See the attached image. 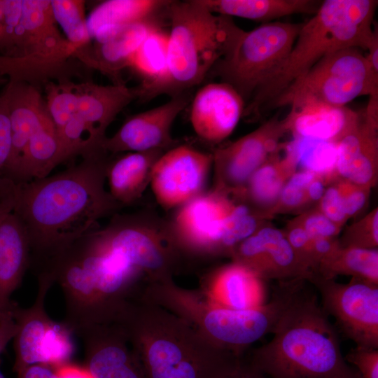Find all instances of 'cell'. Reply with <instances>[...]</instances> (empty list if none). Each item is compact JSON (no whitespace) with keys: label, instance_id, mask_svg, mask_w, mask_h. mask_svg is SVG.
Segmentation results:
<instances>
[{"label":"cell","instance_id":"cell-1","mask_svg":"<svg viewBox=\"0 0 378 378\" xmlns=\"http://www.w3.org/2000/svg\"><path fill=\"white\" fill-rule=\"evenodd\" d=\"M43 178L16 183L13 211L29 242V267L36 275L64 248L97 229L99 219L120 204L105 188L106 154Z\"/></svg>","mask_w":378,"mask_h":378},{"label":"cell","instance_id":"cell-2","mask_svg":"<svg viewBox=\"0 0 378 378\" xmlns=\"http://www.w3.org/2000/svg\"><path fill=\"white\" fill-rule=\"evenodd\" d=\"M48 276L62 288L63 321L72 332L115 324L137 300L144 285L139 270L107 249L97 230L77 239L51 262Z\"/></svg>","mask_w":378,"mask_h":378},{"label":"cell","instance_id":"cell-3","mask_svg":"<svg viewBox=\"0 0 378 378\" xmlns=\"http://www.w3.org/2000/svg\"><path fill=\"white\" fill-rule=\"evenodd\" d=\"M272 340L248 361L269 378H361L342 356L339 336L317 295L303 283L281 312Z\"/></svg>","mask_w":378,"mask_h":378},{"label":"cell","instance_id":"cell-4","mask_svg":"<svg viewBox=\"0 0 378 378\" xmlns=\"http://www.w3.org/2000/svg\"><path fill=\"white\" fill-rule=\"evenodd\" d=\"M117 324L126 333L146 378H220L241 359L141 298Z\"/></svg>","mask_w":378,"mask_h":378},{"label":"cell","instance_id":"cell-5","mask_svg":"<svg viewBox=\"0 0 378 378\" xmlns=\"http://www.w3.org/2000/svg\"><path fill=\"white\" fill-rule=\"evenodd\" d=\"M377 1L326 0L302 24L288 56L273 76L246 104L243 115L256 116L263 106L318 61L338 50H367L377 29L372 23Z\"/></svg>","mask_w":378,"mask_h":378},{"label":"cell","instance_id":"cell-6","mask_svg":"<svg viewBox=\"0 0 378 378\" xmlns=\"http://www.w3.org/2000/svg\"><path fill=\"white\" fill-rule=\"evenodd\" d=\"M141 299L181 318L216 346L241 354L253 343L272 332L286 303V296L274 291L271 300L254 309L226 308L200 289L178 286L172 279L147 281Z\"/></svg>","mask_w":378,"mask_h":378},{"label":"cell","instance_id":"cell-7","mask_svg":"<svg viewBox=\"0 0 378 378\" xmlns=\"http://www.w3.org/2000/svg\"><path fill=\"white\" fill-rule=\"evenodd\" d=\"M167 71L156 97L186 94L200 85L245 30L232 18L209 11L200 0L171 1Z\"/></svg>","mask_w":378,"mask_h":378},{"label":"cell","instance_id":"cell-8","mask_svg":"<svg viewBox=\"0 0 378 378\" xmlns=\"http://www.w3.org/2000/svg\"><path fill=\"white\" fill-rule=\"evenodd\" d=\"M56 24L50 1L22 0L14 53L0 55V77L36 86V80L58 76L75 51Z\"/></svg>","mask_w":378,"mask_h":378},{"label":"cell","instance_id":"cell-9","mask_svg":"<svg viewBox=\"0 0 378 378\" xmlns=\"http://www.w3.org/2000/svg\"><path fill=\"white\" fill-rule=\"evenodd\" d=\"M363 95L378 104V73L370 69L360 49L349 48L321 59L268 104L279 108L314 101L344 106Z\"/></svg>","mask_w":378,"mask_h":378},{"label":"cell","instance_id":"cell-10","mask_svg":"<svg viewBox=\"0 0 378 378\" xmlns=\"http://www.w3.org/2000/svg\"><path fill=\"white\" fill-rule=\"evenodd\" d=\"M302 24L272 21L244 31L209 75L232 87L248 103L281 66Z\"/></svg>","mask_w":378,"mask_h":378},{"label":"cell","instance_id":"cell-11","mask_svg":"<svg viewBox=\"0 0 378 378\" xmlns=\"http://www.w3.org/2000/svg\"><path fill=\"white\" fill-rule=\"evenodd\" d=\"M234 203L227 193L215 189L202 193L180 206L169 233L178 251L194 255H228L230 214Z\"/></svg>","mask_w":378,"mask_h":378},{"label":"cell","instance_id":"cell-12","mask_svg":"<svg viewBox=\"0 0 378 378\" xmlns=\"http://www.w3.org/2000/svg\"><path fill=\"white\" fill-rule=\"evenodd\" d=\"M97 232L106 248L141 272L147 281L172 279L178 253L169 234L131 217H115Z\"/></svg>","mask_w":378,"mask_h":378},{"label":"cell","instance_id":"cell-13","mask_svg":"<svg viewBox=\"0 0 378 378\" xmlns=\"http://www.w3.org/2000/svg\"><path fill=\"white\" fill-rule=\"evenodd\" d=\"M325 313L356 346L378 349V285L352 278L347 284L314 276Z\"/></svg>","mask_w":378,"mask_h":378},{"label":"cell","instance_id":"cell-14","mask_svg":"<svg viewBox=\"0 0 378 378\" xmlns=\"http://www.w3.org/2000/svg\"><path fill=\"white\" fill-rule=\"evenodd\" d=\"M212 166V153L186 144L167 150L151 170L149 184L156 201L171 209L200 195Z\"/></svg>","mask_w":378,"mask_h":378},{"label":"cell","instance_id":"cell-15","mask_svg":"<svg viewBox=\"0 0 378 378\" xmlns=\"http://www.w3.org/2000/svg\"><path fill=\"white\" fill-rule=\"evenodd\" d=\"M286 131L284 118L274 116L255 130L217 148L212 153L215 189L226 193L241 191L269 155L276 150L279 140Z\"/></svg>","mask_w":378,"mask_h":378},{"label":"cell","instance_id":"cell-16","mask_svg":"<svg viewBox=\"0 0 378 378\" xmlns=\"http://www.w3.org/2000/svg\"><path fill=\"white\" fill-rule=\"evenodd\" d=\"M188 97H172L159 106L129 117L111 137H106L102 148L112 155L129 152L167 150L178 145L171 129L178 114L188 104Z\"/></svg>","mask_w":378,"mask_h":378},{"label":"cell","instance_id":"cell-17","mask_svg":"<svg viewBox=\"0 0 378 378\" xmlns=\"http://www.w3.org/2000/svg\"><path fill=\"white\" fill-rule=\"evenodd\" d=\"M233 262L264 281L270 279L310 281L313 274L302 263L285 234L273 227L258 229L233 250Z\"/></svg>","mask_w":378,"mask_h":378},{"label":"cell","instance_id":"cell-18","mask_svg":"<svg viewBox=\"0 0 378 378\" xmlns=\"http://www.w3.org/2000/svg\"><path fill=\"white\" fill-rule=\"evenodd\" d=\"M76 335L84 344V365L94 378H146L126 333L120 326H93Z\"/></svg>","mask_w":378,"mask_h":378},{"label":"cell","instance_id":"cell-19","mask_svg":"<svg viewBox=\"0 0 378 378\" xmlns=\"http://www.w3.org/2000/svg\"><path fill=\"white\" fill-rule=\"evenodd\" d=\"M246 104L230 85L209 83L196 92L190 120L197 136L209 144H218L229 136L243 116Z\"/></svg>","mask_w":378,"mask_h":378},{"label":"cell","instance_id":"cell-20","mask_svg":"<svg viewBox=\"0 0 378 378\" xmlns=\"http://www.w3.org/2000/svg\"><path fill=\"white\" fill-rule=\"evenodd\" d=\"M4 92L9 109L11 147L1 176L11 180L30 139L52 119L37 87L24 82L8 81Z\"/></svg>","mask_w":378,"mask_h":378},{"label":"cell","instance_id":"cell-21","mask_svg":"<svg viewBox=\"0 0 378 378\" xmlns=\"http://www.w3.org/2000/svg\"><path fill=\"white\" fill-rule=\"evenodd\" d=\"M167 15V12L130 24L102 43H90L78 51L75 57L107 76L113 84L125 83L121 71L130 67L134 55L147 36L163 27L164 15Z\"/></svg>","mask_w":378,"mask_h":378},{"label":"cell","instance_id":"cell-22","mask_svg":"<svg viewBox=\"0 0 378 378\" xmlns=\"http://www.w3.org/2000/svg\"><path fill=\"white\" fill-rule=\"evenodd\" d=\"M377 124L364 113L336 144V172L344 181L370 188L377 174Z\"/></svg>","mask_w":378,"mask_h":378},{"label":"cell","instance_id":"cell-23","mask_svg":"<svg viewBox=\"0 0 378 378\" xmlns=\"http://www.w3.org/2000/svg\"><path fill=\"white\" fill-rule=\"evenodd\" d=\"M360 116L346 106L311 101L291 105L284 120L287 131L298 139L336 144L357 124Z\"/></svg>","mask_w":378,"mask_h":378},{"label":"cell","instance_id":"cell-24","mask_svg":"<svg viewBox=\"0 0 378 378\" xmlns=\"http://www.w3.org/2000/svg\"><path fill=\"white\" fill-rule=\"evenodd\" d=\"M200 289L215 302L232 309H254L267 302L264 280L233 261L202 277Z\"/></svg>","mask_w":378,"mask_h":378},{"label":"cell","instance_id":"cell-25","mask_svg":"<svg viewBox=\"0 0 378 378\" xmlns=\"http://www.w3.org/2000/svg\"><path fill=\"white\" fill-rule=\"evenodd\" d=\"M38 293L33 304L29 308L14 305L17 332L13 338L16 373L24 368L41 363V350L43 338L52 320L45 309L47 293L53 282L46 278H38Z\"/></svg>","mask_w":378,"mask_h":378},{"label":"cell","instance_id":"cell-26","mask_svg":"<svg viewBox=\"0 0 378 378\" xmlns=\"http://www.w3.org/2000/svg\"><path fill=\"white\" fill-rule=\"evenodd\" d=\"M77 113L102 139L118 114L140 97L139 86L129 88L125 83L102 85L87 81L77 83Z\"/></svg>","mask_w":378,"mask_h":378},{"label":"cell","instance_id":"cell-27","mask_svg":"<svg viewBox=\"0 0 378 378\" xmlns=\"http://www.w3.org/2000/svg\"><path fill=\"white\" fill-rule=\"evenodd\" d=\"M29 257L26 230L12 211L0 223V312L10 306V296L29 267Z\"/></svg>","mask_w":378,"mask_h":378},{"label":"cell","instance_id":"cell-28","mask_svg":"<svg viewBox=\"0 0 378 378\" xmlns=\"http://www.w3.org/2000/svg\"><path fill=\"white\" fill-rule=\"evenodd\" d=\"M170 1L166 0L103 1L91 11L86 19L90 41H94V43H102L130 24L165 14Z\"/></svg>","mask_w":378,"mask_h":378},{"label":"cell","instance_id":"cell-29","mask_svg":"<svg viewBox=\"0 0 378 378\" xmlns=\"http://www.w3.org/2000/svg\"><path fill=\"white\" fill-rule=\"evenodd\" d=\"M164 152H129L108 162L106 179L108 192L120 205L137 200L150 183L151 170Z\"/></svg>","mask_w":378,"mask_h":378},{"label":"cell","instance_id":"cell-30","mask_svg":"<svg viewBox=\"0 0 378 378\" xmlns=\"http://www.w3.org/2000/svg\"><path fill=\"white\" fill-rule=\"evenodd\" d=\"M67 160L55 126L50 120L30 139L11 180L21 183L43 178Z\"/></svg>","mask_w":378,"mask_h":378},{"label":"cell","instance_id":"cell-31","mask_svg":"<svg viewBox=\"0 0 378 378\" xmlns=\"http://www.w3.org/2000/svg\"><path fill=\"white\" fill-rule=\"evenodd\" d=\"M209 11L262 24L293 14H314L321 2L315 0H200Z\"/></svg>","mask_w":378,"mask_h":378},{"label":"cell","instance_id":"cell-32","mask_svg":"<svg viewBox=\"0 0 378 378\" xmlns=\"http://www.w3.org/2000/svg\"><path fill=\"white\" fill-rule=\"evenodd\" d=\"M169 31L163 27L152 31L134 55L130 67L141 78L139 99L143 101L156 97L167 71V43Z\"/></svg>","mask_w":378,"mask_h":378},{"label":"cell","instance_id":"cell-33","mask_svg":"<svg viewBox=\"0 0 378 378\" xmlns=\"http://www.w3.org/2000/svg\"><path fill=\"white\" fill-rule=\"evenodd\" d=\"M339 274L350 275L352 278L378 285L377 248L343 247L339 245L321 262L315 275L334 279Z\"/></svg>","mask_w":378,"mask_h":378},{"label":"cell","instance_id":"cell-34","mask_svg":"<svg viewBox=\"0 0 378 378\" xmlns=\"http://www.w3.org/2000/svg\"><path fill=\"white\" fill-rule=\"evenodd\" d=\"M293 155L288 149L284 159L267 160L252 174L246 185L252 200L270 205L279 199L286 179L297 167Z\"/></svg>","mask_w":378,"mask_h":378},{"label":"cell","instance_id":"cell-35","mask_svg":"<svg viewBox=\"0 0 378 378\" xmlns=\"http://www.w3.org/2000/svg\"><path fill=\"white\" fill-rule=\"evenodd\" d=\"M50 4L56 23L63 29L66 39L74 50L75 54L88 46L91 41L85 17V1L50 0Z\"/></svg>","mask_w":378,"mask_h":378},{"label":"cell","instance_id":"cell-36","mask_svg":"<svg viewBox=\"0 0 378 378\" xmlns=\"http://www.w3.org/2000/svg\"><path fill=\"white\" fill-rule=\"evenodd\" d=\"M301 144L293 146L297 165L313 173L324 181L335 176L336 144L332 143L300 139Z\"/></svg>","mask_w":378,"mask_h":378},{"label":"cell","instance_id":"cell-37","mask_svg":"<svg viewBox=\"0 0 378 378\" xmlns=\"http://www.w3.org/2000/svg\"><path fill=\"white\" fill-rule=\"evenodd\" d=\"M45 91L46 108L58 132L77 113V83L67 78L59 80L58 83L48 81Z\"/></svg>","mask_w":378,"mask_h":378},{"label":"cell","instance_id":"cell-38","mask_svg":"<svg viewBox=\"0 0 378 378\" xmlns=\"http://www.w3.org/2000/svg\"><path fill=\"white\" fill-rule=\"evenodd\" d=\"M72 333L63 322L52 321L43 340L41 364L56 368L71 362L74 351Z\"/></svg>","mask_w":378,"mask_h":378},{"label":"cell","instance_id":"cell-39","mask_svg":"<svg viewBox=\"0 0 378 378\" xmlns=\"http://www.w3.org/2000/svg\"><path fill=\"white\" fill-rule=\"evenodd\" d=\"M377 225L378 211L376 209L349 229L339 244L343 247L377 248L378 245Z\"/></svg>","mask_w":378,"mask_h":378},{"label":"cell","instance_id":"cell-40","mask_svg":"<svg viewBox=\"0 0 378 378\" xmlns=\"http://www.w3.org/2000/svg\"><path fill=\"white\" fill-rule=\"evenodd\" d=\"M344 359L356 367L361 378H378V349L356 346Z\"/></svg>","mask_w":378,"mask_h":378},{"label":"cell","instance_id":"cell-41","mask_svg":"<svg viewBox=\"0 0 378 378\" xmlns=\"http://www.w3.org/2000/svg\"><path fill=\"white\" fill-rule=\"evenodd\" d=\"M298 223L308 234L311 239L316 238L333 239L340 232V227L320 211H315L304 216Z\"/></svg>","mask_w":378,"mask_h":378},{"label":"cell","instance_id":"cell-42","mask_svg":"<svg viewBox=\"0 0 378 378\" xmlns=\"http://www.w3.org/2000/svg\"><path fill=\"white\" fill-rule=\"evenodd\" d=\"M337 186L342 196L347 218L363 208L368 200L370 188L360 187L344 180Z\"/></svg>","mask_w":378,"mask_h":378},{"label":"cell","instance_id":"cell-43","mask_svg":"<svg viewBox=\"0 0 378 378\" xmlns=\"http://www.w3.org/2000/svg\"><path fill=\"white\" fill-rule=\"evenodd\" d=\"M320 201V212L332 222L341 227L347 217L337 186H332L326 189Z\"/></svg>","mask_w":378,"mask_h":378},{"label":"cell","instance_id":"cell-44","mask_svg":"<svg viewBox=\"0 0 378 378\" xmlns=\"http://www.w3.org/2000/svg\"><path fill=\"white\" fill-rule=\"evenodd\" d=\"M11 147L10 122L7 97L0 95V176L9 158Z\"/></svg>","mask_w":378,"mask_h":378},{"label":"cell","instance_id":"cell-45","mask_svg":"<svg viewBox=\"0 0 378 378\" xmlns=\"http://www.w3.org/2000/svg\"><path fill=\"white\" fill-rule=\"evenodd\" d=\"M15 304L12 302L8 309L0 312V355L17 332L18 326L13 311Z\"/></svg>","mask_w":378,"mask_h":378},{"label":"cell","instance_id":"cell-46","mask_svg":"<svg viewBox=\"0 0 378 378\" xmlns=\"http://www.w3.org/2000/svg\"><path fill=\"white\" fill-rule=\"evenodd\" d=\"M279 202L286 208H297L308 201L305 189L295 186L287 181L282 188Z\"/></svg>","mask_w":378,"mask_h":378},{"label":"cell","instance_id":"cell-47","mask_svg":"<svg viewBox=\"0 0 378 378\" xmlns=\"http://www.w3.org/2000/svg\"><path fill=\"white\" fill-rule=\"evenodd\" d=\"M16 191V183L12 180L0 176V223L4 216L13 211Z\"/></svg>","mask_w":378,"mask_h":378},{"label":"cell","instance_id":"cell-48","mask_svg":"<svg viewBox=\"0 0 378 378\" xmlns=\"http://www.w3.org/2000/svg\"><path fill=\"white\" fill-rule=\"evenodd\" d=\"M220 378H269L241 358Z\"/></svg>","mask_w":378,"mask_h":378},{"label":"cell","instance_id":"cell-49","mask_svg":"<svg viewBox=\"0 0 378 378\" xmlns=\"http://www.w3.org/2000/svg\"><path fill=\"white\" fill-rule=\"evenodd\" d=\"M55 378H94L84 365L71 362L55 368Z\"/></svg>","mask_w":378,"mask_h":378},{"label":"cell","instance_id":"cell-50","mask_svg":"<svg viewBox=\"0 0 378 378\" xmlns=\"http://www.w3.org/2000/svg\"><path fill=\"white\" fill-rule=\"evenodd\" d=\"M17 374L18 378H55V368L43 364L29 365Z\"/></svg>","mask_w":378,"mask_h":378},{"label":"cell","instance_id":"cell-51","mask_svg":"<svg viewBox=\"0 0 378 378\" xmlns=\"http://www.w3.org/2000/svg\"><path fill=\"white\" fill-rule=\"evenodd\" d=\"M325 190V181L320 177L316 176L306 189L308 200H321Z\"/></svg>","mask_w":378,"mask_h":378},{"label":"cell","instance_id":"cell-52","mask_svg":"<svg viewBox=\"0 0 378 378\" xmlns=\"http://www.w3.org/2000/svg\"><path fill=\"white\" fill-rule=\"evenodd\" d=\"M316 177L315 174L308 171L298 172L293 173L288 181L290 184L307 189L309 183Z\"/></svg>","mask_w":378,"mask_h":378},{"label":"cell","instance_id":"cell-53","mask_svg":"<svg viewBox=\"0 0 378 378\" xmlns=\"http://www.w3.org/2000/svg\"><path fill=\"white\" fill-rule=\"evenodd\" d=\"M4 0H0V45L3 31Z\"/></svg>","mask_w":378,"mask_h":378},{"label":"cell","instance_id":"cell-54","mask_svg":"<svg viewBox=\"0 0 378 378\" xmlns=\"http://www.w3.org/2000/svg\"><path fill=\"white\" fill-rule=\"evenodd\" d=\"M4 81H6V78L0 77V84L4 83Z\"/></svg>","mask_w":378,"mask_h":378},{"label":"cell","instance_id":"cell-55","mask_svg":"<svg viewBox=\"0 0 378 378\" xmlns=\"http://www.w3.org/2000/svg\"><path fill=\"white\" fill-rule=\"evenodd\" d=\"M0 378H5L4 374H2V372H1L0 370Z\"/></svg>","mask_w":378,"mask_h":378}]
</instances>
